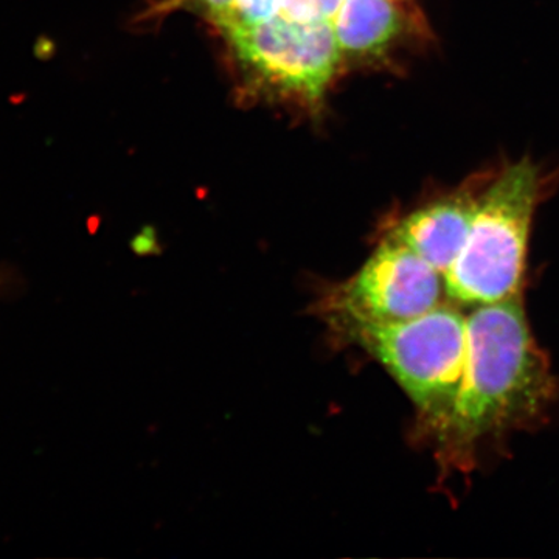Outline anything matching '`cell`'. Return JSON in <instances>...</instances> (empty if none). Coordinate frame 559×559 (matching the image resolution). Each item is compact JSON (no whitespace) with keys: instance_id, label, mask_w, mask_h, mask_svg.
<instances>
[{"instance_id":"3957f363","label":"cell","mask_w":559,"mask_h":559,"mask_svg":"<svg viewBox=\"0 0 559 559\" xmlns=\"http://www.w3.org/2000/svg\"><path fill=\"white\" fill-rule=\"evenodd\" d=\"M463 311L444 300L404 322L355 325L364 347L395 378L436 433L454 406L465 373L468 312Z\"/></svg>"},{"instance_id":"8992f818","label":"cell","mask_w":559,"mask_h":559,"mask_svg":"<svg viewBox=\"0 0 559 559\" xmlns=\"http://www.w3.org/2000/svg\"><path fill=\"white\" fill-rule=\"evenodd\" d=\"M481 186L474 179L454 193L415 210L396 224L389 237L414 250L444 277L468 238Z\"/></svg>"},{"instance_id":"ba28073f","label":"cell","mask_w":559,"mask_h":559,"mask_svg":"<svg viewBox=\"0 0 559 559\" xmlns=\"http://www.w3.org/2000/svg\"><path fill=\"white\" fill-rule=\"evenodd\" d=\"M278 13V0H231L223 13L216 17L215 24L224 33L238 28L252 27L274 17Z\"/></svg>"},{"instance_id":"7a4b0ae2","label":"cell","mask_w":559,"mask_h":559,"mask_svg":"<svg viewBox=\"0 0 559 559\" xmlns=\"http://www.w3.org/2000/svg\"><path fill=\"white\" fill-rule=\"evenodd\" d=\"M539 198L533 162H516L485 179L468 238L443 277L448 300L469 310L520 299Z\"/></svg>"},{"instance_id":"6da1fadb","label":"cell","mask_w":559,"mask_h":559,"mask_svg":"<svg viewBox=\"0 0 559 559\" xmlns=\"http://www.w3.org/2000/svg\"><path fill=\"white\" fill-rule=\"evenodd\" d=\"M466 322L465 373L437 432L444 463L462 471L473 468L485 443L538 423L559 396L521 297L469 308Z\"/></svg>"},{"instance_id":"52a82bcc","label":"cell","mask_w":559,"mask_h":559,"mask_svg":"<svg viewBox=\"0 0 559 559\" xmlns=\"http://www.w3.org/2000/svg\"><path fill=\"white\" fill-rule=\"evenodd\" d=\"M337 46L355 57H382L411 31L396 0H344L331 20Z\"/></svg>"},{"instance_id":"30bf717a","label":"cell","mask_w":559,"mask_h":559,"mask_svg":"<svg viewBox=\"0 0 559 559\" xmlns=\"http://www.w3.org/2000/svg\"><path fill=\"white\" fill-rule=\"evenodd\" d=\"M230 2L231 0H170L171 5H175V3H186V5L187 3H193V5L200 7V10L204 13H207L212 21H215L230 5Z\"/></svg>"},{"instance_id":"9c48e42d","label":"cell","mask_w":559,"mask_h":559,"mask_svg":"<svg viewBox=\"0 0 559 559\" xmlns=\"http://www.w3.org/2000/svg\"><path fill=\"white\" fill-rule=\"evenodd\" d=\"M344 0H278L280 16L296 22L331 21Z\"/></svg>"},{"instance_id":"5b68a950","label":"cell","mask_w":559,"mask_h":559,"mask_svg":"<svg viewBox=\"0 0 559 559\" xmlns=\"http://www.w3.org/2000/svg\"><path fill=\"white\" fill-rule=\"evenodd\" d=\"M443 277L418 253L385 238L334 299L353 325H385L418 318L439 307Z\"/></svg>"},{"instance_id":"277c9868","label":"cell","mask_w":559,"mask_h":559,"mask_svg":"<svg viewBox=\"0 0 559 559\" xmlns=\"http://www.w3.org/2000/svg\"><path fill=\"white\" fill-rule=\"evenodd\" d=\"M226 36L240 61L257 75L278 90L308 98L323 94L341 58L331 21L274 16Z\"/></svg>"}]
</instances>
